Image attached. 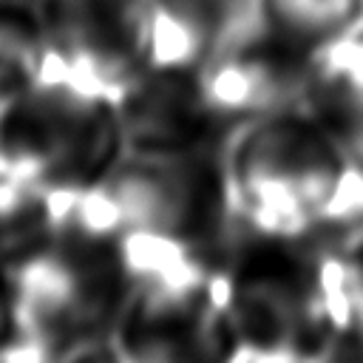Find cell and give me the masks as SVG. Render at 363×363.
I'll use <instances>...</instances> for the list:
<instances>
[{"label":"cell","mask_w":363,"mask_h":363,"mask_svg":"<svg viewBox=\"0 0 363 363\" xmlns=\"http://www.w3.org/2000/svg\"><path fill=\"white\" fill-rule=\"evenodd\" d=\"M267 14L272 34L306 54L363 28V0H267Z\"/></svg>","instance_id":"cell-12"},{"label":"cell","mask_w":363,"mask_h":363,"mask_svg":"<svg viewBox=\"0 0 363 363\" xmlns=\"http://www.w3.org/2000/svg\"><path fill=\"white\" fill-rule=\"evenodd\" d=\"M238 224L323 241L363 224V162L306 108L241 122L221 147Z\"/></svg>","instance_id":"cell-2"},{"label":"cell","mask_w":363,"mask_h":363,"mask_svg":"<svg viewBox=\"0 0 363 363\" xmlns=\"http://www.w3.org/2000/svg\"><path fill=\"white\" fill-rule=\"evenodd\" d=\"M68 221L111 238L133 286L156 289L210 286L241 227L221 150H128Z\"/></svg>","instance_id":"cell-1"},{"label":"cell","mask_w":363,"mask_h":363,"mask_svg":"<svg viewBox=\"0 0 363 363\" xmlns=\"http://www.w3.org/2000/svg\"><path fill=\"white\" fill-rule=\"evenodd\" d=\"M68 207L0 170V258L3 264L68 221Z\"/></svg>","instance_id":"cell-14"},{"label":"cell","mask_w":363,"mask_h":363,"mask_svg":"<svg viewBox=\"0 0 363 363\" xmlns=\"http://www.w3.org/2000/svg\"><path fill=\"white\" fill-rule=\"evenodd\" d=\"M318 258L335 332L363 337V224L318 241Z\"/></svg>","instance_id":"cell-11"},{"label":"cell","mask_w":363,"mask_h":363,"mask_svg":"<svg viewBox=\"0 0 363 363\" xmlns=\"http://www.w3.org/2000/svg\"><path fill=\"white\" fill-rule=\"evenodd\" d=\"M213 286L247 354L320 360L337 335L318 241L269 238L238 227Z\"/></svg>","instance_id":"cell-3"},{"label":"cell","mask_w":363,"mask_h":363,"mask_svg":"<svg viewBox=\"0 0 363 363\" xmlns=\"http://www.w3.org/2000/svg\"><path fill=\"white\" fill-rule=\"evenodd\" d=\"M125 147L130 153L221 150L235 130L204 102L196 71H150L116 102Z\"/></svg>","instance_id":"cell-8"},{"label":"cell","mask_w":363,"mask_h":363,"mask_svg":"<svg viewBox=\"0 0 363 363\" xmlns=\"http://www.w3.org/2000/svg\"><path fill=\"white\" fill-rule=\"evenodd\" d=\"M196 82L210 111L230 128L269 113L303 108L309 91V54L267 40L250 48L207 57Z\"/></svg>","instance_id":"cell-7"},{"label":"cell","mask_w":363,"mask_h":363,"mask_svg":"<svg viewBox=\"0 0 363 363\" xmlns=\"http://www.w3.org/2000/svg\"><path fill=\"white\" fill-rule=\"evenodd\" d=\"M111 337L128 363L247 360L213 284L193 289L133 286Z\"/></svg>","instance_id":"cell-6"},{"label":"cell","mask_w":363,"mask_h":363,"mask_svg":"<svg viewBox=\"0 0 363 363\" xmlns=\"http://www.w3.org/2000/svg\"><path fill=\"white\" fill-rule=\"evenodd\" d=\"M213 54V31L199 0H150L145 68L196 71Z\"/></svg>","instance_id":"cell-10"},{"label":"cell","mask_w":363,"mask_h":363,"mask_svg":"<svg viewBox=\"0 0 363 363\" xmlns=\"http://www.w3.org/2000/svg\"><path fill=\"white\" fill-rule=\"evenodd\" d=\"M244 363H318V360H306V357H258V354H247Z\"/></svg>","instance_id":"cell-17"},{"label":"cell","mask_w":363,"mask_h":363,"mask_svg":"<svg viewBox=\"0 0 363 363\" xmlns=\"http://www.w3.org/2000/svg\"><path fill=\"white\" fill-rule=\"evenodd\" d=\"M57 363H128V360L116 349L113 337L105 335V337H91V340H82V343L68 346L57 357Z\"/></svg>","instance_id":"cell-15"},{"label":"cell","mask_w":363,"mask_h":363,"mask_svg":"<svg viewBox=\"0 0 363 363\" xmlns=\"http://www.w3.org/2000/svg\"><path fill=\"white\" fill-rule=\"evenodd\" d=\"M128 153L116 105L37 79L0 111V170L68 210Z\"/></svg>","instance_id":"cell-4"},{"label":"cell","mask_w":363,"mask_h":363,"mask_svg":"<svg viewBox=\"0 0 363 363\" xmlns=\"http://www.w3.org/2000/svg\"><path fill=\"white\" fill-rule=\"evenodd\" d=\"M303 108L363 162V28L309 54Z\"/></svg>","instance_id":"cell-9"},{"label":"cell","mask_w":363,"mask_h":363,"mask_svg":"<svg viewBox=\"0 0 363 363\" xmlns=\"http://www.w3.org/2000/svg\"><path fill=\"white\" fill-rule=\"evenodd\" d=\"M20 323L14 301H11V289H9V278H6V264L0 258V337L9 335L14 326Z\"/></svg>","instance_id":"cell-16"},{"label":"cell","mask_w":363,"mask_h":363,"mask_svg":"<svg viewBox=\"0 0 363 363\" xmlns=\"http://www.w3.org/2000/svg\"><path fill=\"white\" fill-rule=\"evenodd\" d=\"M48 26L20 0H0V111L28 91L43 65Z\"/></svg>","instance_id":"cell-13"},{"label":"cell","mask_w":363,"mask_h":363,"mask_svg":"<svg viewBox=\"0 0 363 363\" xmlns=\"http://www.w3.org/2000/svg\"><path fill=\"white\" fill-rule=\"evenodd\" d=\"M14 309L57 352L113 332L133 281L111 238L60 224L6 261Z\"/></svg>","instance_id":"cell-5"}]
</instances>
